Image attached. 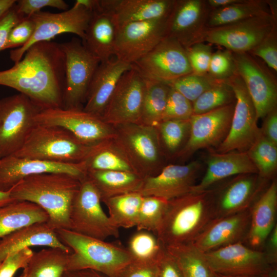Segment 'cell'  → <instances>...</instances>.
<instances>
[{
	"mask_svg": "<svg viewBox=\"0 0 277 277\" xmlns=\"http://www.w3.org/2000/svg\"><path fill=\"white\" fill-rule=\"evenodd\" d=\"M64 78V52L51 41L33 45L13 66L0 71V85L16 90L42 110L63 107Z\"/></svg>",
	"mask_w": 277,
	"mask_h": 277,
	"instance_id": "obj_1",
	"label": "cell"
},
{
	"mask_svg": "<svg viewBox=\"0 0 277 277\" xmlns=\"http://www.w3.org/2000/svg\"><path fill=\"white\" fill-rule=\"evenodd\" d=\"M81 184L68 174L45 173L25 177L9 191L14 201H28L44 209L55 230L69 229V211Z\"/></svg>",
	"mask_w": 277,
	"mask_h": 277,
	"instance_id": "obj_2",
	"label": "cell"
},
{
	"mask_svg": "<svg viewBox=\"0 0 277 277\" xmlns=\"http://www.w3.org/2000/svg\"><path fill=\"white\" fill-rule=\"evenodd\" d=\"M212 189L168 201L156 235L165 247L192 243L214 218Z\"/></svg>",
	"mask_w": 277,
	"mask_h": 277,
	"instance_id": "obj_3",
	"label": "cell"
},
{
	"mask_svg": "<svg viewBox=\"0 0 277 277\" xmlns=\"http://www.w3.org/2000/svg\"><path fill=\"white\" fill-rule=\"evenodd\" d=\"M55 231L60 241L72 251L68 255L67 271L91 269L109 277H118L132 262L127 248L118 244L69 229Z\"/></svg>",
	"mask_w": 277,
	"mask_h": 277,
	"instance_id": "obj_4",
	"label": "cell"
},
{
	"mask_svg": "<svg viewBox=\"0 0 277 277\" xmlns=\"http://www.w3.org/2000/svg\"><path fill=\"white\" fill-rule=\"evenodd\" d=\"M92 146L82 142L61 127L36 123L22 147L13 155L49 162L77 163L84 161Z\"/></svg>",
	"mask_w": 277,
	"mask_h": 277,
	"instance_id": "obj_5",
	"label": "cell"
},
{
	"mask_svg": "<svg viewBox=\"0 0 277 277\" xmlns=\"http://www.w3.org/2000/svg\"><path fill=\"white\" fill-rule=\"evenodd\" d=\"M113 141L137 174L143 178L157 174L165 165L164 154L156 127L140 124L113 126Z\"/></svg>",
	"mask_w": 277,
	"mask_h": 277,
	"instance_id": "obj_6",
	"label": "cell"
},
{
	"mask_svg": "<svg viewBox=\"0 0 277 277\" xmlns=\"http://www.w3.org/2000/svg\"><path fill=\"white\" fill-rule=\"evenodd\" d=\"M60 45L65 57L63 107L83 109L91 81L101 61L81 39L73 38Z\"/></svg>",
	"mask_w": 277,
	"mask_h": 277,
	"instance_id": "obj_7",
	"label": "cell"
},
{
	"mask_svg": "<svg viewBox=\"0 0 277 277\" xmlns=\"http://www.w3.org/2000/svg\"><path fill=\"white\" fill-rule=\"evenodd\" d=\"M101 202L97 190L86 177L81 182L70 207L69 230L102 240L112 236L118 238L119 228L104 212Z\"/></svg>",
	"mask_w": 277,
	"mask_h": 277,
	"instance_id": "obj_8",
	"label": "cell"
},
{
	"mask_svg": "<svg viewBox=\"0 0 277 277\" xmlns=\"http://www.w3.org/2000/svg\"><path fill=\"white\" fill-rule=\"evenodd\" d=\"M41 110L21 93L0 100V158L14 154L22 147Z\"/></svg>",
	"mask_w": 277,
	"mask_h": 277,
	"instance_id": "obj_9",
	"label": "cell"
},
{
	"mask_svg": "<svg viewBox=\"0 0 277 277\" xmlns=\"http://www.w3.org/2000/svg\"><path fill=\"white\" fill-rule=\"evenodd\" d=\"M227 81L234 93V108L229 132L214 151L246 152L261 135L255 109L243 80L236 72Z\"/></svg>",
	"mask_w": 277,
	"mask_h": 277,
	"instance_id": "obj_10",
	"label": "cell"
},
{
	"mask_svg": "<svg viewBox=\"0 0 277 277\" xmlns=\"http://www.w3.org/2000/svg\"><path fill=\"white\" fill-rule=\"evenodd\" d=\"M92 14V11L74 3L72 8L60 13L41 11L33 14L30 16L35 24L32 37L25 45L10 51V59L16 63L33 45L51 41L55 36L63 33L76 34L82 41Z\"/></svg>",
	"mask_w": 277,
	"mask_h": 277,
	"instance_id": "obj_11",
	"label": "cell"
},
{
	"mask_svg": "<svg viewBox=\"0 0 277 277\" xmlns=\"http://www.w3.org/2000/svg\"><path fill=\"white\" fill-rule=\"evenodd\" d=\"M276 26L271 13L249 18L231 24L205 28L199 42L224 47L232 53L249 52Z\"/></svg>",
	"mask_w": 277,
	"mask_h": 277,
	"instance_id": "obj_12",
	"label": "cell"
},
{
	"mask_svg": "<svg viewBox=\"0 0 277 277\" xmlns=\"http://www.w3.org/2000/svg\"><path fill=\"white\" fill-rule=\"evenodd\" d=\"M131 68L144 79L168 85L192 72L186 48L176 39L167 36L132 64Z\"/></svg>",
	"mask_w": 277,
	"mask_h": 277,
	"instance_id": "obj_13",
	"label": "cell"
},
{
	"mask_svg": "<svg viewBox=\"0 0 277 277\" xmlns=\"http://www.w3.org/2000/svg\"><path fill=\"white\" fill-rule=\"evenodd\" d=\"M35 122L61 127L90 145L112 139L115 135L113 126L101 117L83 109L58 107L41 110L35 117Z\"/></svg>",
	"mask_w": 277,
	"mask_h": 277,
	"instance_id": "obj_14",
	"label": "cell"
},
{
	"mask_svg": "<svg viewBox=\"0 0 277 277\" xmlns=\"http://www.w3.org/2000/svg\"><path fill=\"white\" fill-rule=\"evenodd\" d=\"M235 102L190 117L188 139L175 157L185 160L202 149H216L226 138L230 127Z\"/></svg>",
	"mask_w": 277,
	"mask_h": 277,
	"instance_id": "obj_15",
	"label": "cell"
},
{
	"mask_svg": "<svg viewBox=\"0 0 277 277\" xmlns=\"http://www.w3.org/2000/svg\"><path fill=\"white\" fill-rule=\"evenodd\" d=\"M146 89L144 79L133 68L124 73L102 116L107 124L115 126L139 124Z\"/></svg>",
	"mask_w": 277,
	"mask_h": 277,
	"instance_id": "obj_16",
	"label": "cell"
},
{
	"mask_svg": "<svg viewBox=\"0 0 277 277\" xmlns=\"http://www.w3.org/2000/svg\"><path fill=\"white\" fill-rule=\"evenodd\" d=\"M204 258L214 273L231 275H262L270 264L263 250L252 249L238 242L204 253Z\"/></svg>",
	"mask_w": 277,
	"mask_h": 277,
	"instance_id": "obj_17",
	"label": "cell"
},
{
	"mask_svg": "<svg viewBox=\"0 0 277 277\" xmlns=\"http://www.w3.org/2000/svg\"><path fill=\"white\" fill-rule=\"evenodd\" d=\"M168 17L118 27L114 56L131 65L143 57L166 37Z\"/></svg>",
	"mask_w": 277,
	"mask_h": 277,
	"instance_id": "obj_18",
	"label": "cell"
},
{
	"mask_svg": "<svg viewBox=\"0 0 277 277\" xmlns=\"http://www.w3.org/2000/svg\"><path fill=\"white\" fill-rule=\"evenodd\" d=\"M232 56L235 72L245 84L255 107L258 121L276 108V82L250 53H232Z\"/></svg>",
	"mask_w": 277,
	"mask_h": 277,
	"instance_id": "obj_19",
	"label": "cell"
},
{
	"mask_svg": "<svg viewBox=\"0 0 277 277\" xmlns=\"http://www.w3.org/2000/svg\"><path fill=\"white\" fill-rule=\"evenodd\" d=\"M45 173H63L81 182L87 177L83 162L63 163L11 155L0 158V190L8 191L25 177Z\"/></svg>",
	"mask_w": 277,
	"mask_h": 277,
	"instance_id": "obj_20",
	"label": "cell"
},
{
	"mask_svg": "<svg viewBox=\"0 0 277 277\" xmlns=\"http://www.w3.org/2000/svg\"><path fill=\"white\" fill-rule=\"evenodd\" d=\"M266 182L258 174H243L232 177L219 189H212L214 218L249 209Z\"/></svg>",
	"mask_w": 277,
	"mask_h": 277,
	"instance_id": "obj_21",
	"label": "cell"
},
{
	"mask_svg": "<svg viewBox=\"0 0 277 277\" xmlns=\"http://www.w3.org/2000/svg\"><path fill=\"white\" fill-rule=\"evenodd\" d=\"M202 168L198 160L185 165H165L156 175L144 179L138 192L167 201L176 199L191 192Z\"/></svg>",
	"mask_w": 277,
	"mask_h": 277,
	"instance_id": "obj_22",
	"label": "cell"
},
{
	"mask_svg": "<svg viewBox=\"0 0 277 277\" xmlns=\"http://www.w3.org/2000/svg\"><path fill=\"white\" fill-rule=\"evenodd\" d=\"M206 1L175 0L167 19L166 37L187 48L199 42L211 11Z\"/></svg>",
	"mask_w": 277,
	"mask_h": 277,
	"instance_id": "obj_23",
	"label": "cell"
},
{
	"mask_svg": "<svg viewBox=\"0 0 277 277\" xmlns=\"http://www.w3.org/2000/svg\"><path fill=\"white\" fill-rule=\"evenodd\" d=\"M250 220L249 209L214 218L192 243L205 253L233 243H244Z\"/></svg>",
	"mask_w": 277,
	"mask_h": 277,
	"instance_id": "obj_24",
	"label": "cell"
},
{
	"mask_svg": "<svg viewBox=\"0 0 277 277\" xmlns=\"http://www.w3.org/2000/svg\"><path fill=\"white\" fill-rule=\"evenodd\" d=\"M175 0H98L95 10L110 15L117 28L127 24L164 18Z\"/></svg>",
	"mask_w": 277,
	"mask_h": 277,
	"instance_id": "obj_25",
	"label": "cell"
},
{
	"mask_svg": "<svg viewBox=\"0 0 277 277\" xmlns=\"http://www.w3.org/2000/svg\"><path fill=\"white\" fill-rule=\"evenodd\" d=\"M131 65L114 56L102 62L91 81L83 110L102 117L121 77Z\"/></svg>",
	"mask_w": 277,
	"mask_h": 277,
	"instance_id": "obj_26",
	"label": "cell"
},
{
	"mask_svg": "<svg viewBox=\"0 0 277 277\" xmlns=\"http://www.w3.org/2000/svg\"><path fill=\"white\" fill-rule=\"evenodd\" d=\"M206 171L191 192L200 193L209 190L216 183L243 174H258L255 166L247 152L230 151L210 152L206 159Z\"/></svg>",
	"mask_w": 277,
	"mask_h": 277,
	"instance_id": "obj_27",
	"label": "cell"
},
{
	"mask_svg": "<svg viewBox=\"0 0 277 277\" xmlns=\"http://www.w3.org/2000/svg\"><path fill=\"white\" fill-rule=\"evenodd\" d=\"M277 209V183L272 182L260 193L249 210V230L245 242L249 247L262 250L267 237L275 224Z\"/></svg>",
	"mask_w": 277,
	"mask_h": 277,
	"instance_id": "obj_28",
	"label": "cell"
},
{
	"mask_svg": "<svg viewBox=\"0 0 277 277\" xmlns=\"http://www.w3.org/2000/svg\"><path fill=\"white\" fill-rule=\"evenodd\" d=\"M32 246L59 248L71 252L59 239L48 222L38 223L21 228L0 239V263L8 255Z\"/></svg>",
	"mask_w": 277,
	"mask_h": 277,
	"instance_id": "obj_29",
	"label": "cell"
},
{
	"mask_svg": "<svg viewBox=\"0 0 277 277\" xmlns=\"http://www.w3.org/2000/svg\"><path fill=\"white\" fill-rule=\"evenodd\" d=\"M117 25L109 14L94 10L85 32L83 44L102 62L114 56Z\"/></svg>",
	"mask_w": 277,
	"mask_h": 277,
	"instance_id": "obj_30",
	"label": "cell"
},
{
	"mask_svg": "<svg viewBox=\"0 0 277 277\" xmlns=\"http://www.w3.org/2000/svg\"><path fill=\"white\" fill-rule=\"evenodd\" d=\"M87 177L97 190L101 201L124 193L138 192L144 179L135 172L112 170L88 171Z\"/></svg>",
	"mask_w": 277,
	"mask_h": 277,
	"instance_id": "obj_31",
	"label": "cell"
},
{
	"mask_svg": "<svg viewBox=\"0 0 277 277\" xmlns=\"http://www.w3.org/2000/svg\"><path fill=\"white\" fill-rule=\"evenodd\" d=\"M48 221V214L38 205L15 201L0 207V239L21 228Z\"/></svg>",
	"mask_w": 277,
	"mask_h": 277,
	"instance_id": "obj_32",
	"label": "cell"
},
{
	"mask_svg": "<svg viewBox=\"0 0 277 277\" xmlns=\"http://www.w3.org/2000/svg\"><path fill=\"white\" fill-rule=\"evenodd\" d=\"M113 138L101 142L92 146L87 157L83 161L87 171L112 170L136 173Z\"/></svg>",
	"mask_w": 277,
	"mask_h": 277,
	"instance_id": "obj_33",
	"label": "cell"
},
{
	"mask_svg": "<svg viewBox=\"0 0 277 277\" xmlns=\"http://www.w3.org/2000/svg\"><path fill=\"white\" fill-rule=\"evenodd\" d=\"M269 13L271 12L267 1L240 0L230 5L211 10L205 28L231 24Z\"/></svg>",
	"mask_w": 277,
	"mask_h": 277,
	"instance_id": "obj_34",
	"label": "cell"
},
{
	"mask_svg": "<svg viewBox=\"0 0 277 277\" xmlns=\"http://www.w3.org/2000/svg\"><path fill=\"white\" fill-rule=\"evenodd\" d=\"M70 253L54 247L33 252L22 273L30 277H63Z\"/></svg>",
	"mask_w": 277,
	"mask_h": 277,
	"instance_id": "obj_35",
	"label": "cell"
},
{
	"mask_svg": "<svg viewBox=\"0 0 277 277\" xmlns=\"http://www.w3.org/2000/svg\"><path fill=\"white\" fill-rule=\"evenodd\" d=\"M143 196L132 192L110 197L102 201L107 207L109 217L118 228H130L136 225Z\"/></svg>",
	"mask_w": 277,
	"mask_h": 277,
	"instance_id": "obj_36",
	"label": "cell"
},
{
	"mask_svg": "<svg viewBox=\"0 0 277 277\" xmlns=\"http://www.w3.org/2000/svg\"><path fill=\"white\" fill-rule=\"evenodd\" d=\"M144 80L146 89L139 124L155 127L162 122L171 88L164 83Z\"/></svg>",
	"mask_w": 277,
	"mask_h": 277,
	"instance_id": "obj_37",
	"label": "cell"
},
{
	"mask_svg": "<svg viewBox=\"0 0 277 277\" xmlns=\"http://www.w3.org/2000/svg\"><path fill=\"white\" fill-rule=\"evenodd\" d=\"M165 248L177 263L184 277H211L212 271L204 253L192 243L169 245Z\"/></svg>",
	"mask_w": 277,
	"mask_h": 277,
	"instance_id": "obj_38",
	"label": "cell"
},
{
	"mask_svg": "<svg viewBox=\"0 0 277 277\" xmlns=\"http://www.w3.org/2000/svg\"><path fill=\"white\" fill-rule=\"evenodd\" d=\"M126 248L132 262L143 263H157L166 250L157 235L146 230L134 233Z\"/></svg>",
	"mask_w": 277,
	"mask_h": 277,
	"instance_id": "obj_39",
	"label": "cell"
},
{
	"mask_svg": "<svg viewBox=\"0 0 277 277\" xmlns=\"http://www.w3.org/2000/svg\"><path fill=\"white\" fill-rule=\"evenodd\" d=\"M155 127L164 154L174 157L188 139L189 120L162 121Z\"/></svg>",
	"mask_w": 277,
	"mask_h": 277,
	"instance_id": "obj_40",
	"label": "cell"
},
{
	"mask_svg": "<svg viewBox=\"0 0 277 277\" xmlns=\"http://www.w3.org/2000/svg\"><path fill=\"white\" fill-rule=\"evenodd\" d=\"M246 152L262 179L267 181L274 176L277 170V145L261 134Z\"/></svg>",
	"mask_w": 277,
	"mask_h": 277,
	"instance_id": "obj_41",
	"label": "cell"
},
{
	"mask_svg": "<svg viewBox=\"0 0 277 277\" xmlns=\"http://www.w3.org/2000/svg\"><path fill=\"white\" fill-rule=\"evenodd\" d=\"M168 201L153 196H143L136 228L156 234L161 225Z\"/></svg>",
	"mask_w": 277,
	"mask_h": 277,
	"instance_id": "obj_42",
	"label": "cell"
},
{
	"mask_svg": "<svg viewBox=\"0 0 277 277\" xmlns=\"http://www.w3.org/2000/svg\"><path fill=\"white\" fill-rule=\"evenodd\" d=\"M235 101L234 92L226 80L207 90L192 103L193 114L206 113Z\"/></svg>",
	"mask_w": 277,
	"mask_h": 277,
	"instance_id": "obj_43",
	"label": "cell"
},
{
	"mask_svg": "<svg viewBox=\"0 0 277 277\" xmlns=\"http://www.w3.org/2000/svg\"><path fill=\"white\" fill-rule=\"evenodd\" d=\"M222 81L212 78L208 74L200 75L191 72L168 85L192 103L204 92Z\"/></svg>",
	"mask_w": 277,
	"mask_h": 277,
	"instance_id": "obj_44",
	"label": "cell"
},
{
	"mask_svg": "<svg viewBox=\"0 0 277 277\" xmlns=\"http://www.w3.org/2000/svg\"><path fill=\"white\" fill-rule=\"evenodd\" d=\"M193 114L192 103L180 93L171 88L162 122L189 120Z\"/></svg>",
	"mask_w": 277,
	"mask_h": 277,
	"instance_id": "obj_45",
	"label": "cell"
},
{
	"mask_svg": "<svg viewBox=\"0 0 277 277\" xmlns=\"http://www.w3.org/2000/svg\"><path fill=\"white\" fill-rule=\"evenodd\" d=\"M235 72V65L231 51L218 50L212 53L208 72L209 75L215 80L224 81Z\"/></svg>",
	"mask_w": 277,
	"mask_h": 277,
	"instance_id": "obj_46",
	"label": "cell"
},
{
	"mask_svg": "<svg viewBox=\"0 0 277 277\" xmlns=\"http://www.w3.org/2000/svg\"><path fill=\"white\" fill-rule=\"evenodd\" d=\"M186 50L192 72L200 75L208 74L213 53L210 44L197 43Z\"/></svg>",
	"mask_w": 277,
	"mask_h": 277,
	"instance_id": "obj_47",
	"label": "cell"
},
{
	"mask_svg": "<svg viewBox=\"0 0 277 277\" xmlns=\"http://www.w3.org/2000/svg\"><path fill=\"white\" fill-rule=\"evenodd\" d=\"M276 26L251 51L252 55L260 57L274 71H277Z\"/></svg>",
	"mask_w": 277,
	"mask_h": 277,
	"instance_id": "obj_48",
	"label": "cell"
},
{
	"mask_svg": "<svg viewBox=\"0 0 277 277\" xmlns=\"http://www.w3.org/2000/svg\"><path fill=\"white\" fill-rule=\"evenodd\" d=\"M34 29L35 24L32 18L30 17L24 18L11 30L4 50L25 45L32 37Z\"/></svg>",
	"mask_w": 277,
	"mask_h": 277,
	"instance_id": "obj_49",
	"label": "cell"
},
{
	"mask_svg": "<svg viewBox=\"0 0 277 277\" xmlns=\"http://www.w3.org/2000/svg\"><path fill=\"white\" fill-rule=\"evenodd\" d=\"M33 252L31 248H27L8 255L0 263V277H13L26 266Z\"/></svg>",
	"mask_w": 277,
	"mask_h": 277,
	"instance_id": "obj_50",
	"label": "cell"
},
{
	"mask_svg": "<svg viewBox=\"0 0 277 277\" xmlns=\"http://www.w3.org/2000/svg\"><path fill=\"white\" fill-rule=\"evenodd\" d=\"M15 7L18 13L24 17H28L46 7L66 10L68 5L63 0H19Z\"/></svg>",
	"mask_w": 277,
	"mask_h": 277,
	"instance_id": "obj_51",
	"label": "cell"
},
{
	"mask_svg": "<svg viewBox=\"0 0 277 277\" xmlns=\"http://www.w3.org/2000/svg\"><path fill=\"white\" fill-rule=\"evenodd\" d=\"M15 4L0 17V51L4 50L12 29L25 18L18 13Z\"/></svg>",
	"mask_w": 277,
	"mask_h": 277,
	"instance_id": "obj_52",
	"label": "cell"
},
{
	"mask_svg": "<svg viewBox=\"0 0 277 277\" xmlns=\"http://www.w3.org/2000/svg\"><path fill=\"white\" fill-rule=\"evenodd\" d=\"M157 263L132 262L121 273L118 277H157Z\"/></svg>",
	"mask_w": 277,
	"mask_h": 277,
	"instance_id": "obj_53",
	"label": "cell"
},
{
	"mask_svg": "<svg viewBox=\"0 0 277 277\" xmlns=\"http://www.w3.org/2000/svg\"><path fill=\"white\" fill-rule=\"evenodd\" d=\"M157 277H184L177 263L166 250L158 262Z\"/></svg>",
	"mask_w": 277,
	"mask_h": 277,
	"instance_id": "obj_54",
	"label": "cell"
},
{
	"mask_svg": "<svg viewBox=\"0 0 277 277\" xmlns=\"http://www.w3.org/2000/svg\"><path fill=\"white\" fill-rule=\"evenodd\" d=\"M260 128L261 134L265 138L277 145V111L276 108L268 113L264 118Z\"/></svg>",
	"mask_w": 277,
	"mask_h": 277,
	"instance_id": "obj_55",
	"label": "cell"
},
{
	"mask_svg": "<svg viewBox=\"0 0 277 277\" xmlns=\"http://www.w3.org/2000/svg\"><path fill=\"white\" fill-rule=\"evenodd\" d=\"M266 254L271 264H276L277 262V225L276 224L267 237L264 245Z\"/></svg>",
	"mask_w": 277,
	"mask_h": 277,
	"instance_id": "obj_56",
	"label": "cell"
},
{
	"mask_svg": "<svg viewBox=\"0 0 277 277\" xmlns=\"http://www.w3.org/2000/svg\"><path fill=\"white\" fill-rule=\"evenodd\" d=\"M63 277H109L99 272L91 269L66 271Z\"/></svg>",
	"mask_w": 277,
	"mask_h": 277,
	"instance_id": "obj_57",
	"label": "cell"
},
{
	"mask_svg": "<svg viewBox=\"0 0 277 277\" xmlns=\"http://www.w3.org/2000/svg\"><path fill=\"white\" fill-rule=\"evenodd\" d=\"M240 0H208V5L211 10L224 7L236 3Z\"/></svg>",
	"mask_w": 277,
	"mask_h": 277,
	"instance_id": "obj_58",
	"label": "cell"
},
{
	"mask_svg": "<svg viewBox=\"0 0 277 277\" xmlns=\"http://www.w3.org/2000/svg\"><path fill=\"white\" fill-rule=\"evenodd\" d=\"M16 2L15 0H0V17Z\"/></svg>",
	"mask_w": 277,
	"mask_h": 277,
	"instance_id": "obj_59",
	"label": "cell"
},
{
	"mask_svg": "<svg viewBox=\"0 0 277 277\" xmlns=\"http://www.w3.org/2000/svg\"><path fill=\"white\" fill-rule=\"evenodd\" d=\"M15 201L11 196L9 191L0 190V207Z\"/></svg>",
	"mask_w": 277,
	"mask_h": 277,
	"instance_id": "obj_60",
	"label": "cell"
},
{
	"mask_svg": "<svg viewBox=\"0 0 277 277\" xmlns=\"http://www.w3.org/2000/svg\"><path fill=\"white\" fill-rule=\"evenodd\" d=\"M262 275L263 277H277L276 264L271 265L266 272Z\"/></svg>",
	"mask_w": 277,
	"mask_h": 277,
	"instance_id": "obj_61",
	"label": "cell"
},
{
	"mask_svg": "<svg viewBox=\"0 0 277 277\" xmlns=\"http://www.w3.org/2000/svg\"><path fill=\"white\" fill-rule=\"evenodd\" d=\"M211 277H263V275H225L212 272Z\"/></svg>",
	"mask_w": 277,
	"mask_h": 277,
	"instance_id": "obj_62",
	"label": "cell"
},
{
	"mask_svg": "<svg viewBox=\"0 0 277 277\" xmlns=\"http://www.w3.org/2000/svg\"><path fill=\"white\" fill-rule=\"evenodd\" d=\"M19 277H30V276L22 273V274Z\"/></svg>",
	"mask_w": 277,
	"mask_h": 277,
	"instance_id": "obj_63",
	"label": "cell"
}]
</instances>
